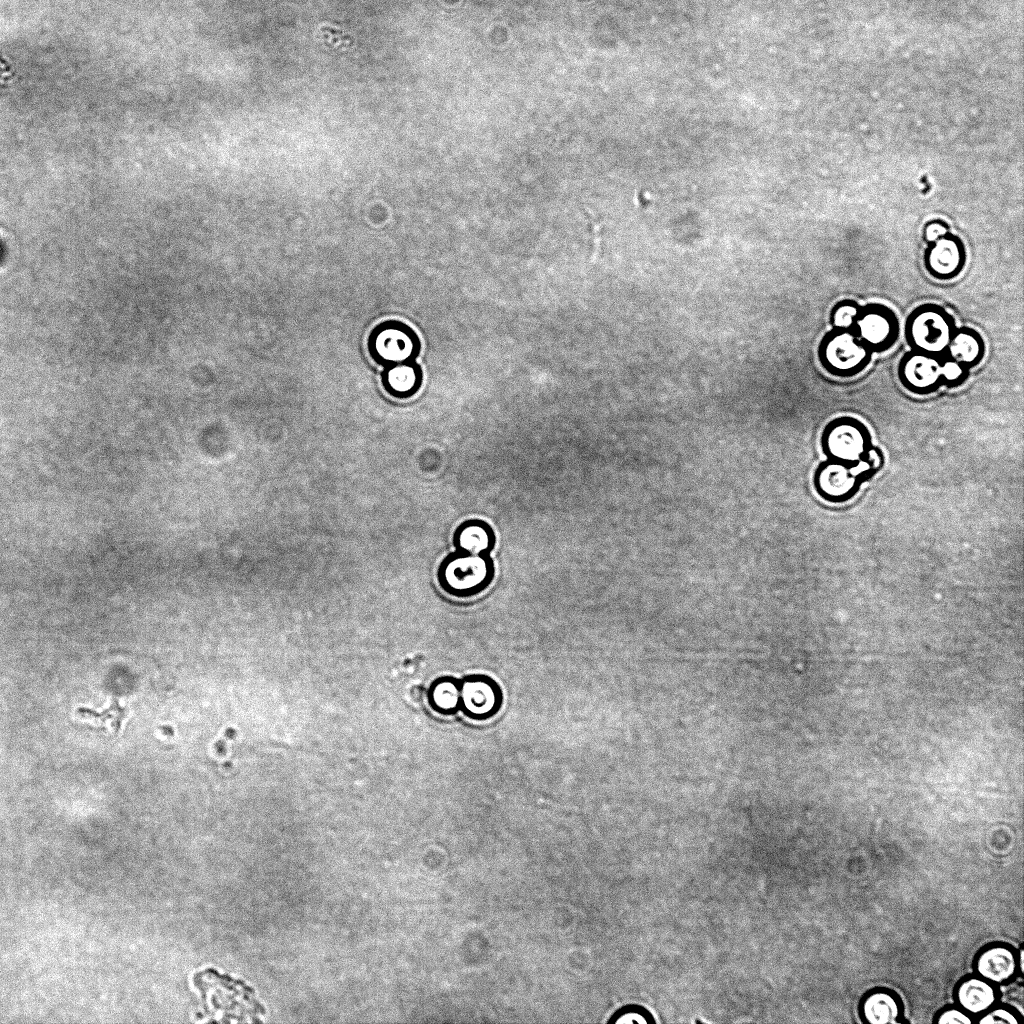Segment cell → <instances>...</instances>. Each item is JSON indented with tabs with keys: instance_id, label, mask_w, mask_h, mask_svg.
I'll use <instances>...</instances> for the list:
<instances>
[{
	"instance_id": "cell-3",
	"label": "cell",
	"mask_w": 1024,
	"mask_h": 1024,
	"mask_svg": "<svg viewBox=\"0 0 1024 1024\" xmlns=\"http://www.w3.org/2000/svg\"><path fill=\"white\" fill-rule=\"evenodd\" d=\"M876 459L877 454H872L871 449L864 459L856 463L831 459L820 464L814 474L815 490L828 501L837 503L849 500L856 494L861 483L873 475L872 470L878 468V464L872 463Z\"/></svg>"
},
{
	"instance_id": "cell-11",
	"label": "cell",
	"mask_w": 1024,
	"mask_h": 1024,
	"mask_svg": "<svg viewBox=\"0 0 1024 1024\" xmlns=\"http://www.w3.org/2000/svg\"><path fill=\"white\" fill-rule=\"evenodd\" d=\"M966 251L961 239L952 234H945L932 242L924 255L927 272L935 279L949 280L957 277L963 270Z\"/></svg>"
},
{
	"instance_id": "cell-14",
	"label": "cell",
	"mask_w": 1024,
	"mask_h": 1024,
	"mask_svg": "<svg viewBox=\"0 0 1024 1024\" xmlns=\"http://www.w3.org/2000/svg\"><path fill=\"white\" fill-rule=\"evenodd\" d=\"M452 542L455 550L458 551L490 554L496 545V535L487 521L477 518L468 519L456 527Z\"/></svg>"
},
{
	"instance_id": "cell-19",
	"label": "cell",
	"mask_w": 1024,
	"mask_h": 1024,
	"mask_svg": "<svg viewBox=\"0 0 1024 1024\" xmlns=\"http://www.w3.org/2000/svg\"><path fill=\"white\" fill-rule=\"evenodd\" d=\"M861 306L854 300L838 301L831 309L830 322L833 329L851 330Z\"/></svg>"
},
{
	"instance_id": "cell-2",
	"label": "cell",
	"mask_w": 1024,
	"mask_h": 1024,
	"mask_svg": "<svg viewBox=\"0 0 1024 1024\" xmlns=\"http://www.w3.org/2000/svg\"><path fill=\"white\" fill-rule=\"evenodd\" d=\"M955 323L951 315L935 304H923L908 315L905 337L912 350L939 356L947 350Z\"/></svg>"
},
{
	"instance_id": "cell-15",
	"label": "cell",
	"mask_w": 1024,
	"mask_h": 1024,
	"mask_svg": "<svg viewBox=\"0 0 1024 1024\" xmlns=\"http://www.w3.org/2000/svg\"><path fill=\"white\" fill-rule=\"evenodd\" d=\"M946 351L950 358L970 368L979 364L984 357L985 343L976 330L955 328Z\"/></svg>"
},
{
	"instance_id": "cell-10",
	"label": "cell",
	"mask_w": 1024,
	"mask_h": 1024,
	"mask_svg": "<svg viewBox=\"0 0 1024 1024\" xmlns=\"http://www.w3.org/2000/svg\"><path fill=\"white\" fill-rule=\"evenodd\" d=\"M415 349L413 333L398 323L382 324L370 338V351L382 363L400 364L411 358Z\"/></svg>"
},
{
	"instance_id": "cell-17",
	"label": "cell",
	"mask_w": 1024,
	"mask_h": 1024,
	"mask_svg": "<svg viewBox=\"0 0 1024 1024\" xmlns=\"http://www.w3.org/2000/svg\"><path fill=\"white\" fill-rule=\"evenodd\" d=\"M387 387L397 395L408 396L418 389V374L411 365L403 363L394 364L390 367L385 376Z\"/></svg>"
},
{
	"instance_id": "cell-21",
	"label": "cell",
	"mask_w": 1024,
	"mask_h": 1024,
	"mask_svg": "<svg viewBox=\"0 0 1024 1024\" xmlns=\"http://www.w3.org/2000/svg\"><path fill=\"white\" fill-rule=\"evenodd\" d=\"M934 1024H972L975 1019L956 1004L946 1005L933 1016Z\"/></svg>"
},
{
	"instance_id": "cell-6",
	"label": "cell",
	"mask_w": 1024,
	"mask_h": 1024,
	"mask_svg": "<svg viewBox=\"0 0 1024 1024\" xmlns=\"http://www.w3.org/2000/svg\"><path fill=\"white\" fill-rule=\"evenodd\" d=\"M851 331L872 352H882L897 341L899 322L891 308L873 303L861 306Z\"/></svg>"
},
{
	"instance_id": "cell-25",
	"label": "cell",
	"mask_w": 1024,
	"mask_h": 1024,
	"mask_svg": "<svg viewBox=\"0 0 1024 1024\" xmlns=\"http://www.w3.org/2000/svg\"><path fill=\"white\" fill-rule=\"evenodd\" d=\"M4 257H5V247H4V244L0 241V263L3 261Z\"/></svg>"
},
{
	"instance_id": "cell-20",
	"label": "cell",
	"mask_w": 1024,
	"mask_h": 1024,
	"mask_svg": "<svg viewBox=\"0 0 1024 1024\" xmlns=\"http://www.w3.org/2000/svg\"><path fill=\"white\" fill-rule=\"evenodd\" d=\"M1022 1014L1014 1007L999 1002L975 1019L978 1024H1019Z\"/></svg>"
},
{
	"instance_id": "cell-1",
	"label": "cell",
	"mask_w": 1024,
	"mask_h": 1024,
	"mask_svg": "<svg viewBox=\"0 0 1024 1024\" xmlns=\"http://www.w3.org/2000/svg\"><path fill=\"white\" fill-rule=\"evenodd\" d=\"M494 576V562L487 553L455 550L443 558L437 569L439 586L457 598L480 594L490 586Z\"/></svg>"
},
{
	"instance_id": "cell-13",
	"label": "cell",
	"mask_w": 1024,
	"mask_h": 1024,
	"mask_svg": "<svg viewBox=\"0 0 1024 1024\" xmlns=\"http://www.w3.org/2000/svg\"><path fill=\"white\" fill-rule=\"evenodd\" d=\"M857 1012L862 1023L898 1024L903 1015V1003L894 990L874 987L861 996Z\"/></svg>"
},
{
	"instance_id": "cell-23",
	"label": "cell",
	"mask_w": 1024,
	"mask_h": 1024,
	"mask_svg": "<svg viewBox=\"0 0 1024 1024\" xmlns=\"http://www.w3.org/2000/svg\"><path fill=\"white\" fill-rule=\"evenodd\" d=\"M948 233V226L941 220H932L924 227V238L932 243Z\"/></svg>"
},
{
	"instance_id": "cell-12",
	"label": "cell",
	"mask_w": 1024,
	"mask_h": 1024,
	"mask_svg": "<svg viewBox=\"0 0 1024 1024\" xmlns=\"http://www.w3.org/2000/svg\"><path fill=\"white\" fill-rule=\"evenodd\" d=\"M954 1004L974 1019L988 1011L999 1001L998 986L975 973L960 978L953 987Z\"/></svg>"
},
{
	"instance_id": "cell-5",
	"label": "cell",
	"mask_w": 1024,
	"mask_h": 1024,
	"mask_svg": "<svg viewBox=\"0 0 1024 1024\" xmlns=\"http://www.w3.org/2000/svg\"><path fill=\"white\" fill-rule=\"evenodd\" d=\"M824 453L832 460L856 463L871 450L867 427L853 417H839L824 428L821 438Z\"/></svg>"
},
{
	"instance_id": "cell-22",
	"label": "cell",
	"mask_w": 1024,
	"mask_h": 1024,
	"mask_svg": "<svg viewBox=\"0 0 1024 1024\" xmlns=\"http://www.w3.org/2000/svg\"><path fill=\"white\" fill-rule=\"evenodd\" d=\"M968 368L957 362L952 358H947L941 361V379L942 384L948 386L959 385L966 377Z\"/></svg>"
},
{
	"instance_id": "cell-4",
	"label": "cell",
	"mask_w": 1024,
	"mask_h": 1024,
	"mask_svg": "<svg viewBox=\"0 0 1024 1024\" xmlns=\"http://www.w3.org/2000/svg\"><path fill=\"white\" fill-rule=\"evenodd\" d=\"M872 351L851 331L833 329L821 340L818 356L831 375L851 377L870 363Z\"/></svg>"
},
{
	"instance_id": "cell-16",
	"label": "cell",
	"mask_w": 1024,
	"mask_h": 1024,
	"mask_svg": "<svg viewBox=\"0 0 1024 1024\" xmlns=\"http://www.w3.org/2000/svg\"><path fill=\"white\" fill-rule=\"evenodd\" d=\"M429 702L441 714H452L460 707V681L451 677L437 679L429 690Z\"/></svg>"
},
{
	"instance_id": "cell-9",
	"label": "cell",
	"mask_w": 1024,
	"mask_h": 1024,
	"mask_svg": "<svg viewBox=\"0 0 1024 1024\" xmlns=\"http://www.w3.org/2000/svg\"><path fill=\"white\" fill-rule=\"evenodd\" d=\"M502 695L498 685L484 675H471L460 681V707L473 719H487L500 709Z\"/></svg>"
},
{
	"instance_id": "cell-7",
	"label": "cell",
	"mask_w": 1024,
	"mask_h": 1024,
	"mask_svg": "<svg viewBox=\"0 0 1024 1024\" xmlns=\"http://www.w3.org/2000/svg\"><path fill=\"white\" fill-rule=\"evenodd\" d=\"M972 968L973 973L998 987L1023 974L1018 949L1003 941L983 945L974 955Z\"/></svg>"
},
{
	"instance_id": "cell-24",
	"label": "cell",
	"mask_w": 1024,
	"mask_h": 1024,
	"mask_svg": "<svg viewBox=\"0 0 1024 1024\" xmlns=\"http://www.w3.org/2000/svg\"><path fill=\"white\" fill-rule=\"evenodd\" d=\"M617 1022L618 1023H634V1022L644 1023V1022H646V1020L644 1018H641L640 1015H638V1014H628V1015H626L624 1017H621Z\"/></svg>"
},
{
	"instance_id": "cell-8",
	"label": "cell",
	"mask_w": 1024,
	"mask_h": 1024,
	"mask_svg": "<svg viewBox=\"0 0 1024 1024\" xmlns=\"http://www.w3.org/2000/svg\"><path fill=\"white\" fill-rule=\"evenodd\" d=\"M939 356L912 350L905 354L898 365L901 384L915 394H929L941 384V361Z\"/></svg>"
},
{
	"instance_id": "cell-18",
	"label": "cell",
	"mask_w": 1024,
	"mask_h": 1024,
	"mask_svg": "<svg viewBox=\"0 0 1024 1024\" xmlns=\"http://www.w3.org/2000/svg\"><path fill=\"white\" fill-rule=\"evenodd\" d=\"M76 715L80 719L93 721L94 723L102 726L107 724L115 733H117L125 716V710L124 708H121L118 701L114 699L110 707L102 712H96L95 710L88 708H78Z\"/></svg>"
}]
</instances>
